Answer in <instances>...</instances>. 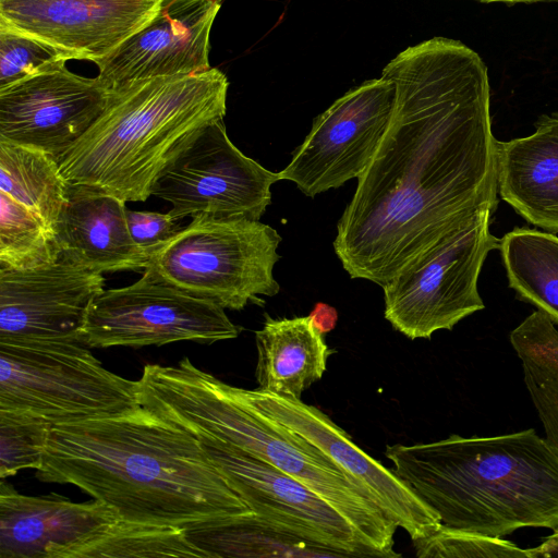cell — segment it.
<instances>
[{"instance_id":"f546056e","label":"cell","mask_w":558,"mask_h":558,"mask_svg":"<svg viewBox=\"0 0 558 558\" xmlns=\"http://www.w3.org/2000/svg\"><path fill=\"white\" fill-rule=\"evenodd\" d=\"M66 61L50 46L0 25V89Z\"/></svg>"},{"instance_id":"52a82bcc","label":"cell","mask_w":558,"mask_h":558,"mask_svg":"<svg viewBox=\"0 0 558 558\" xmlns=\"http://www.w3.org/2000/svg\"><path fill=\"white\" fill-rule=\"evenodd\" d=\"M280 242L277 230L259 220L203 215L156 248L148 266L193 295L241 311L279 292L274 267Z\"/></svg>"},{"instance_id":"e575fe53","label":"cell","mask_w":558,"mask_h":558,"mask_svg":"<svg viewBox=\"0 0 558 558\" xmlns=\"http://www.w3.org/2000/svg\"><path fill=\"white\" fill-rule=\"evenodd\" d=\"M162 2H167V1H170V0H161ZM218 1L219 3H221L223 0H216Z\"/></svg>"},{"instance_id":"5b68a950","label":"cell","mask_w":558,"mask_h":558,"mask_svg":"<svg viewBox=\"0 0 558 558\" xmlns=\"http://www.w3.org/2000/svg\"><path fill=\"white\" fill-rule=\"evenodd\" d=\"M228 87L226 74L210 68L111 89L101 114L57 159L63 178L125 203L146 201L168 167L223 120Z\"/></svg>"},{"instance_id":"277c9868","label":"cell","mask_w":558,"mask_h":558,"mask_svg":"<svg viewBox=\"0 0 558 558\" xmlns=\"http://www.w3.org/2000/svg\"><path fill=\"white\" fill-rule=\"evenodd\" d=\"M137 383L141 405L154 415L269 463L328 502L374 557L401 556L393 550L397 526L383 511L318 449L248 403L239 387L189 357L175 366L147 364Z\"/></svg>"},{"instance_id":"44dd1931","label":"cell","mask_w":558,"mask_h":558,"mask_svg":"<svg viewBox=\"0 0 558 558\" xmlns=\"http://www.w3.org/2000/svg\"><path fill=\"white\" fill-rule=\"evenodd\" d=\"M255 342L258 389L298 399L322 379L332 353L310 315L280 319L266 315Z\"/></svg>"},{"instance_id":"f1b7e54d","label":"cell","mask_w":558,"mask_h":558,"mask_svg":"<svg viewBox=\"0 0 558 558\" xmlns=\"http://www.w3.org/2000/svg\"><path fill=\"white\" fill-rule=\"evenodd\" d=\"M420 558H529L527 549L502 537L485 536L440 524L427 536L412 541Z\"/></svg>"},{"instance_id":"cb8c5ba5","label":"cell","mask_w":558,"mask_h":558,"mask_svg":"<svg viewBox=\"0 0 558 558\" xmlns=\"http://www.w3.org/2000/svg\"><path fill=\"white\" fill-rule=\"evenodd\" d=\"M509 287L558 325V236L515 228L500 239Z\"/></svg>"},{"instance_id":"9a60e30c","label":"cell","mask_w":558,"mask_h":558,"mask_svg":"<svg viewBox=\"0 0 558 558\" xmlns=\"http://www.w3.org/2000/svg\"><path fill=\"white\" fill-rule=\"evenodd\" d=\"M161 0H0V25L66 60H102L158 14Z\"/></svg>"},{"instance_id":"484cf974","label":"cell","mask_w":558,"mask_h":558,"mask_svg":"<svg viewBox=\"0 0 558 558\" xmlns=\"http://www.w3.org/2000/svg\"><path fill=\"white\" fill-rule=\"evenodd\" d=\"M61 257L56 233L10 195L0 191V268L27 270Z\"/></svg>"},{"instance_id":"9c48e42d","label":"cell","mask_w":558,"mask_h":558,"mask_svg":"<svg viewBox=\"0 0 558 558\" xmlns=\"http://www.w3.org/2000/svg\"><path fill=\"white\" fill-rule=\"evenodd\" d=\"M225 310L171 284L147 266L136 282L104 290L94 299L82 342L89 348H137L234 339L240 328Z\"/></svg>"},{"instance_id":"5bb4252c","label":"cell","mask_w":558,"mask_h":558,"mask_svg":"<svg viewBox=\"0 0 558 558\" xmlns=\"http://www.w3.org/2000/svg\"><path fill=\"white\" fill-rule=\"evenodd\" d=\"M111 89L60 62L0 89V140L65 153L106 108Z\"/></svg>"},{"instance_id":"6da1fadb","label":"cell","mask_w":558,"mask_h":558,"mask_svg":"<svg viewBox=\"0 0 558 558\" xmlns=\"http://www.w3.org/2000/svg\"><path fill=\"white\" fill-rule=\"evenodd\" d=\"M381 75L396 87L391 119L333 240L348 275L380 287L480 208L498 205L481 56L436 36L401 51Z\"/></svg>"},{"instance_id":"836d02e7","label":"cell","mask_w":558,"mask_h":558,"mask_svg":"<svg viewBox=\"0 0 558 558\" xmlns=\"http://www.w3.org/2000/svg\"><path fill=\"white\" fill-rule=\"evenodd\" d=\"M482 3H505L508 5L513 4H534V3H550L558 2V0H475Z\"/></svg>"},{"instance_id":"4dcf8cb0","label":"cell","mask_w":558,"mask_h":558,"mask_svg":"<svg viewBox=\"0 0 558 558\" xmlns=\"http://www.w3.org/2000/svg\"><path fill=\"white\" fill-rule=\"evenodd\" d=\"M129 232L143 250L153 253L168 242L182 228L169 213L129 210L125 211Z\"/></svg>"},{"instance_id":"4316f807","label":"cell","mask_w":558,"mask_h":558,"mask_svg":"<svg viewBox=\"0 0 558 558\" xmlns=\"http://www.w3.org/2000/svg\"><path fill=\"white\" fill-rule=\"evenodd\" d=\"M119 557H199L181 529L131 523L119 520L82 558Z\"/></svg>"},{"instance_id":"ac0fdd59","label":"cell","mask_w":558,"mask_h":558,"mask_svg":"<svg viewBox=\"0 0 558 558\" xmlns=\"http://www.w3.org/2000/svg\"><path fill=\"white\" fill-rule=\"evenodd\" d=\"M119 520L97 499L26 496L1 480L0 558H82Z\"/></svg>"},{"instance_id":"4fadbf2b","label":"cell","mask_w":558,"mask_h":558,"mask_svg":"<svg viewBox=\"0 0 558 558\" xmlns=\"http://www.w3.org/2000/svg\"><path fill=\"white\" fill-rule=\"evenodd\" d=\"M263 414L298 434L329 459L411 541L439 527L438 515L401 480L357 445L318 408L301 399L239 387Z\"/></svg>"},{"instance_id":"1f68e13d","label":"cell","mask_w":558,"mask_h":558,"mask_svg":"<svg viewBox=\"0 0 558 558\" xmlns=\"http://www.w3.org/2000/svg\"><path fill=\"white\" fill-rule=\"evenodd\" d=\"M310 317L318 331L325 335L336 327L338 313L337 310L329 304L317 302L310 313Z\"/></svg>"},{"instance_id":"e0dca14e","label":"cell","mask_w":558,"mask_h":558,"mask_svg":"<svg viewBox=\"0 0 558 558\" xmlns=\"http://www.w3.org/2000/svg\"><path fill=\"white\" fill-rule=\"evenodd\" d=\"M221 3L170 0L141 31L98 61V78L109 89L134 81L209 70L210 31Z\"/></svg>"},{"instance_id":"30bf717a","label":"cell","mask_w":558,"mask_h":558,"mask_svg":"<svg viewBox=\"0 0 558 558\" xmlns=\"http://www.w3.org/2000/svg\"><path fill=\"white\" fill-rule=\"evenodd\" d=\"M395 96V83L383 75L349 89L314 119L279 179L310 197L357 179L387 131Z\"/></svg>"},{"instance_id":"d6a6232c","label":"cell","mask_w":558,"mask_h":558,"mask_svg":"<svg viewBox=\"0 0 558 558\" xmlns=\"http://www.w3.org/2000/svg\"><path fill=\"white\" fill-rule=\"evenodd\" d=\"M529 558H558V529L544 537V542L533 548H526Z\"/></svg>"},{"instance_id":"83f0119b","label":"cell","mask_w":558,"mask_h":558,"mask_svg":"<svg viewBox=\"0 0 558 558\" xmlns=\"http://www.w3.org/2000/svg\"><path fill=\"white\" fill-rule=\"evenodd\" d=\"M50 426L28 414L0 410V480L40 468Z\"/></svg>"},{"instance_id":"7c38bea8","label":"cell","mask_w":558,"mask_h":558,"mask_svg":"<svg viewBox=\"0 0 558 558\" xmlns=\"http://www.w3.org/2000/svg\"><path fill=\"white\" fill-rule=\"evenodd\" d=\"M275 173L245 156L227 135L223 120L207 126L160 175L153 196L171 204L180 220L203 215L259 220L271 202Z\"/></svg>"},{"instance_id":"ba28073f","label":"cell","mask_w":558,"mask_h":558,"mask_svg":"<svg viewBox=\"0 0 558 558\" xmlns=\"http://www.w3.org/2000/svg\"><path fill=\"white\" fill-rule=\"evenodd\" d=\"M494 211L480 208L381 287L393 329L411 340L429 339L485 307L477 281L488 253L500 245L489 231Z\"/></svg>"},{"instance_id":"ffe728a7","label":"cell","mask_w":558,"mask_h":558,"mask_svg":"<svg viewBox=\"0 0 558 558\" xmlns=\"http://www.w3.org/2000/svg\"><path fill=\"white\" fill-rule=\"evenodd\" d=\"M497 185L525 220L558 232V111L542 114L529 136L497 141Z\"/></svg>"},{"instance_id":"8992f818","label":"cell","mask_w":558,"mask_h":558,"mask_svg":"<svg viewBox=\"0 0 558 558\" xmlns=\"http://www.w3.org/2000/svg\"><path fill=\"white\" fill-rule=\"evenodd\" d=\"M141 407L137 380L105 368L82 341H0V410L59 425Z\"/></svg>"},{"instance_id":"7a4b0ae2","label":"cell","mask_w":558,"mask_h":558,"mask_svg":"<svg viewBox=\"0 0 558 558\" xmlns=\"http://www.w3.org/2000/svg\"><path fill=\"white\" fill-rule=\"evenodd\" d=\"M38 480L72 484L123 521L185 530L254 514L189 430L145 408L49 428Z\"/></svg>"},{"instance_id":"2e32d148","label":"cell","mask_w":558,"mask_h":558,"mask_svg":"<svg viewBox=\"0 0 558 558\" xmlns=\"http://www.w3.org/2000/svg\"><path fill=\"white\" fill-rule=\"evenodd\" d=\"M102 274L63 257L27 270L0 268V341L76 340Z\"/></svg>"},{"instance_id":"8fae6325","label":"cell","mask_w":558,"mask_h":558,"mask_svg":"<svg viewBox=\"0 0 558 558\" xmlns=\"http://www.w3.org/2000/svg\"><path fill=\"white\" fill-rule=\"evenodd\" d=\"M195 436L209 460L258 520L330 557H374L347 520L298 480L231 444Z\"/></svg>"},{"instance_id":"d4e9b609","label":"cell","mask_w":558,"mask_h":558,"mask_svg":"<svg viewBox=\"0 0 558 558\" xmlns=\"http://www.w3.org/2000/svg\"><path fill=\"white\" fill-rule=\"evenodd\" d=\"M187 541L206 558L327 556V553L281 533L255 514L217 521L183 530Z\"/></svg>"},{"instance_id":"7402d4cb","label":"cell","mask_w":558,"mask_h":558,"mask_svg":"<svg viewBox=\"0 0 558 558\" xmlns=\"http://www.w3.org/2000/svg\"><path fill=\"white\" fill-rule=\"evenodd\" d=\"M523 371L524 383L543 424L545 439L558 453V330L537 310L509 336Z\"/></svg>"},{"instance_id":"d6986e66","label":"cell","mask_w":558,"mask_h":558,"mask_svg":"<svg viewBox=\"0 0 558 558\" xmlns=\"http://www.w3.org/2000/svg\"><path fill=\"white\" fill-rule=\"evenodd\" d=\"M125 211L124 201L93 186L69 183L57 228L61 257L100 274L144 270L151 253L133 241Z\"/></svg>"},{"instance_id":"603a6c76","label":"cell","mask_w":558,"mask_h":558,"mask_svg":"<svg viewBox=\"0 0 558 558\" xmlns=\"http://www.w3.org/2000/svg\"><path fill=\"white\" fill-rule=\"evenodd\" d=\"M68 184L51 155L0 140V191L38 216L56 235Z\"/></svg>"},{"instance_id":"3957f363","label":"cell","mask_w":558,"mask_h":558,"mask_svg":"<svg viewBox=\"0 0 558 558\" xmlns=\"http://www.w3.org/2000/svg\"><path fill=\"white\" fill-rule=\"evenodd\" d=\"M385 456L448 527L492 537L558 529V453L533 428L395 444Z\"/></svg>"}]
</instances>
